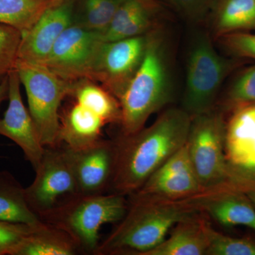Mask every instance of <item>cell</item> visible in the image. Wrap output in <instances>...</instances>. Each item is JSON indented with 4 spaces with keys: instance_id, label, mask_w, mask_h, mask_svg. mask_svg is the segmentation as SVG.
I'll return each instance as SVG.
<instances>
[{
    "instance_id": "cell-1",
    "label": "cell",
    "mask_w": 255,
    "mask_h": 255,
    "mask_svg": "<svg viewBox=\"0 0 255 255\" xmlns=\"http://www.w3.org/2000/svg\"><path fill=\"white\" fill-rule=\"evenodd\" d=\"M192 117L183 109L162 112L152 125L114 144L115 157L110 185L114 193L134 194L187 142Z\"/></svg>"
},
{
    "instance_id": "cell-2",
    "label": "cell",
    "mask_w": 255,
    "mask_h": 255,
    "mask_svg": "<svg viewBox=\"0 0 255 255\" xmlns=\"http://www.w3.org/2000/svg\"><path fill=\"white\" fill-rule=\"evenodd\" d=\"M127 213L95 254L145 255L159 246L179 221L198 214L188 200H158L131 194Z\"/></svg>"
},
{
    "instance_id": "cell-3",
    "label": "cell",
    "mask_w": 255,
    "mask_h": 255,
    "mask_svg": "<svg viewBox=\"0 0 255 255\" xmlns=\"http://www.w3.org/2000/svg\"><path fill=\"white\" fill-rule=\"evenodd\" d=\"M168 50L159 31L147 33L143 59L118 100L122 111V135L145 127L150 116L170 102L172 82Z\"/></svg>"
},
{
    "instance_id": "cell-4",
    "label": "cell",
    "mask_w": 255,
    "mask_h": 255,
    "mask_svg": "<svg viewBox=\"0 0 255 255\" xmlns=\"http://www.w3.org/2000/svg\"><path fill=\"white\" fill-rule=\"evenodd\" d=\"M128 206L122 194H78L46 216L42 221L68 233L81 251L94 253L100 244L102 226L119 222Z\"/></svg>"
},
{
    "instance_id": "cell-5",
    "label": "cell",
    "mask_w": 255,
    "mask_h": 255,
    "mask_svg": "<svg viewBox=\"0 0 255 255\" xmlns=\"http://www.w3.org/2000/svg\"><path fill=\"white\" fill-rule=\"evenodd\" d=\"M15 69L26 90L28 111L44 147L58 145L60 107L73 82L60 78L42 64L16 60Z\"/></svg>"
},
{
    "instance_id": "cell-6",
    "label": "cell",
    "mask_w": 255,
    "mask_h": 255,
    "mask_svg": "<svg viewBox=\"0 0 255 255\" xmlns=\"http://www.w3.org/2000/svg\"><path fill=\"white\" fill-rule=\"evenodd\" d=\"M236 64L217 53L207 34L197 35L189 51L183 110L191 117L214 110L220 88Z\"/></svg>"
},
{
    "instance_id": "cell-7",
    "label": "cell",
    "mask_w": 255,
    "mask_h": 255,
    "mask_svg": "<svg viewBox=\"0 0 255 255\" xmlns=\"http://www.w3.org/2000/svg\"><path fill=\"white\" fill-rule=\"evenodd\" d=\"M226 130L222 114L214 110L191 119L186 145L193 170L204 191L228 184Z\"/></svg>"
},
{
    "instance_id": "cell-8",
    "label": "cell",
    "mask_w": 255,
    "mask_h": 255,
    "mask_svg": "<svg viewBox=\"0 0 255 255\" xmlns=\"http://www.w3.org/2000/svg\"><path fill=\"white\" fill-rule=\"evenodd\" d=\"M34 171V180L25 189V196L30 209L41 220L78 195L75 176L61 145L45 147Z\"/></svg>"
},
{
    "instance_id": "cell-9",
    "label": "cell",
    "mask_w": 255,
    "mask_h": 255,
    "mask_svg": "<svg viewBox=\"0 0 255 255\" xmlns=\"http://www.w3.org/2000/svg\"><path fill=\"white\" fill-rule=\"evenodd\" d=\"M102 33L72 24L60 35L43 65L70 82L91 80Z\"/></svg>"
},
{
    "instance_id": "cell-10",
    "label": "cell",
    "mask_w": 255,
    "mask_h": 255,
    "mask_svg": "<svg viewBox=\"0 0 255 255\" xmlns=\"http://www.w3.org/2000/svg\"><path fill=\"white\" fill-rule=\"evenodd\" d=\"M147 41V33L119 41L102 42L96 57L91 80L101 82L118 99L140 67Z\"/></svg>"
},
{
    "instance_id": "cell-11",
    "label": "cell",
    "mask_w": 255,
    "mask_h": 255,
    "mask_svg": "<svg viewBox=\"0 0 255 255\" xmlns=\"http://www.w3.org/2000/svg\"><path fill=\"white\" fill-rule=\"evenodd\" d=\"M204 191L191 165L187 145L171 156L132 194L158 200L187 199Z\"/></svg>"
},
{
    "instance_id": "cell-12",
    "label": "cell",
    "mask_w": 255,
    "mask_h": 255,
    "mask_svg": "<svg viewBox=\"0 0 255 255\" xmlns=\"http://www.w3.org/2000/svg\"><path fill=\"white\" fill-rule=\"evenodd\" d=\"M9 105L0 118V135L12 140L21 149L25 158L33 169L38 167L44 153L34 122L23 104L21 95V80L16 69L8 75Z\"/></svg>"
},
{
    "instance_id": "cell-13",
    "label": "cell",
    "mask_w": 255,
    "mask_h": 255,
    "mask_svg": "<svg viewBox=\"0 0 255 255\" xmlns=\"http://www.w3.org/2000/svg\"><path fill=\"white\" fill-rule=\"evenodd\" d=\"M73 23V1L59 0L23 33L17 60L43 65L60 35Z\"/></svg>"
},
{
    "instance_id": "cell-14",
    "label": "cell",
    "mask_w": 255,
    "mask_h": 255,
    "mask_svg": "<svg viewBox=\"0 0 255 255\" xmlns=\"http://www.w3.org/2000/svg\"><path fill=\"white\" fill-rule=\"evenodd\" d=\"M61 145L75 176L79 194H103L110 185L113 174L114 142L101 139L93 145L77 150Z\"/></svg>"
},
{
    "instance_id": "cell-15",
    "label": "cell",
    "mask_w": 255,
    "mask_h": 255,
    "mask_svg": "<svg viewBox=\"0 0 255 255\" xmlns=\"http://www.w3.org/2000/svg\"><path fill=\"white\" fill-rule=\"evenodd\" d=\"M188 200L223 226H246L255 232V207L245 193L237 188L226 184L202 191Z\"/></svg>"
},
{
    "instance_id": "cell-16",
    "label": "cell",
    "mask_w": 255,
    "mask_h": 255,
    "mask_svg": "<svg viewBox=\"0 0 255 255\" xmlns=\"http://www.w3.org/2000/svg\"><path fill=\"white\" fill-rule=\"evenodd\" d=\"M105 121L94 111L74 101L60 115L58 145L77 150L93 145L102 139Z\"/></svg>"
},
{
    "instance_id": "cell-17",
    "label": "cell",
    "mask_w": 255,
    "mask_h": 255,
    "mask_svg": "<svg viewBox=\"0 0 255 255\" xmlns=\"http://www.w3.org/2000/svg\"><path fill=\"white\" fill-rule=\"evenodd\" d=\"M225 150L228 169L255 162V105L236 109L226 125Z\"/></svg>"
},
{
    "instance_id": "cell-18",
    "label": "cell",
    "mask_w": 255,
    "mask_h": 255,
    "mask_svg": "<svg viewBox=\"0 0 255 255\" xmlns=\"http://www.w3.org/2000/svg\"><path fill=\"white\" fill-rule=\"evenodd\" d=\"M211 226L198 214L179 221L169 238L145 255H206Z\"/></svg>"
},
{
    "instance_id": "cell-19",
    "label": "cell",
    "mask_w": 255,
    "mask_h": 255,
    "mask_svg": "<svg viewBox=\"0 0 255 255\" xmlns=\"http://www.w3.org/2000/svg\"><path fill=\"white\" fill-rule=\"evenodd\" d=\"M80 251L68 233L43 221L18 244L11 255H74Z\"/></svg>"
},
{
    "instance_id": "cell-20",
    "label": "cell",
    "mask_w": 255,
    "mask_h": 255,
    "mask_svg": "<svg viewBox=\"0 0 255 255\" xmlns=\"http://www.w3.org/2000/svg\"><path fill=\"white\" fill-rule=\"evenodd\" d=\"M214 35L255 30V0H216L209 15Z\"/></svg>"
},
{
    "instance_id": "cell-21",
    "label": "cell",
    "mask_w": 255,
    "mask_h": 255,
    "mask_svg": "<svg viewBox=\"0 0 255 255\" xmlns=\"http://www.w3.org/2000/svg\"><path fill=\"white\" fill-rule=\"evenodd\" d=\"M152 12L139 0H124L102 33V41H119L145 34L152 25Z\"/></svg>"
},
{
    "instance_id": "cell-22",
    "label": "cell",
    "mask_w": 255,
    "mask_h": 255,
    "mask_svg": "<svg viewBox=\"0 0 255 255\" xmlns=\"http://www.w3.org/2000/svg\"><path fill=\"white\" fill-rule=\"evenodd\" d=\"M0 221L30 226L43 221L30 209L24 188L7 172H0Z\"/></svg>"
},
{
    "instance_id": "cell-23",
    "label": "cell",
    "mask_w": 255,
    "mask_h": 255,
    "mask_svg": "<svg viewBox=\"0 0 255 255\" xmlns=\"http://www.w3.org/2000/svg\"><path fill=\"white\" fill-rule=\"evenodd\" d=\"M68 97L94 111L106 124L120 123L122 111L118 100L103 86L89 79L73 82Z\"/></svg>"
},
{
    "instance_id": "cell-24",
    "label": "cell",
    "mask_w": 255,
    "mask_h": 255,
    "mask_svg": "<svg viewBox=\"0 0 255 255\" xmlns=\"http://www.w3.org/2000/svg\"><path fill=\"white\" fill-rule=\"evenodd\" d=\"M59 0H0V24L28 31L41 15Z\"/></svg>"
},
{
    "instance_id": "cell-25",
    "label": "cell",
    "mask_w": 255,
    "mask_h": 255,
    "mask_svg": "<svg viewBox=\"0 0 255 255\" xmlns=\"http://www.w3.org/2000/svg\"><path fill=\"white\" fill-rule=\"evenodd\" d=\"M124 0H85L80 22L76 24L103 33Z\"/></svg>"
},
{
    "instance_id": "cell-26",
    "label": "cell",
    "mask_w": 255,
    "mask_h": 255,
    "mask_svg": "<svg viewBox=\"0 0 255 255\" xmlns=\"http://www.w3.org/2000/svg\"><path fill=\"white\" fill-rule=\"evenodd\" d=\"M206 255H255V241L226 236L211 227Z\"/></svg>"
},
{
    "instance_id": "cell-27",
    "label": "cell",
    "mask_w": 255,
    "mask_h": 255,
    "mask_svg": "<svg viewBox=\"0 0 255 255\" xmlns=\"http://www.w3.org/2000/svg\"><path fill=\"white\" fill-rule=\"evenodd\" d=\"M21 36L16 28L0 24V84L15 68Z\"/></svg>"
},
{
    "instance_id": "cell-28",
    "label": "cell",
    "mask_w": 255,
    "mask_h": 255,
    "mask_svg": "<svg viewBox=\"0 0 255 255\" xmlns=\"http://www.w3.org/2000/svg\"><path fill=\"white\" fill-rule=\"evenodd\" d=\"M228 100L236 109L255 105V65L246 69L236 78L228 92Z\"/></svg>"
},
{
    "instance_id": "cell-29",
    "label": "cell",
    "mask_w": 255,
    "mask_h": 255,
    "mask_svg": "<svg viewBox=\"0 0 255 255\" xmlns=\"http://www.w3.org/2000/svg\"><path fill=\"white\" fill-rule=\"evenodd\" d=\"M36 226L0 221V255H12L18 244Z\"/></svg>"
},
{
    "instance_id": "cell-30",
    "label": "cell",
    "mask_w": 255,
    "mask_h": 255,
    "mask_svg": "<svg viewBox=\"0 0 255 255\" xmlns=\"http://www.w3.org/2000/svg\"><path fill=\"white\" fill-rule=\"evenodd\" d=\"M221 38L224 46L233 55L255 60V33L236 32Z\"/></svg>"
},
{
    "instance_id": "cell-31",
    "label": "cell",
    "mask_w": 255,
    "mask_h": 255,
    "mask_svg": "<svg viewBox=\"0 0 255 255\" xmlns=\"http://www.w3.org/2000/svg\"><path fill=\"white\" fill-rule=\"evenodd\" d=\"M183 16L192 21H200L209 16L216 0H164Z\"/></svg>"
},
{
    "instance_id": "cell-32",
    "label": "cell",
    "mask_w": 255,
    "mask_h": 255,
    "mask_svg": "<svg viewBox=\"0 0 255 255\" xmlns=\"http://www.w3.org/2000/svg\"><path fill=\"white\" fill-rule=\"evenodd\" d=\"M228 175V184L233 187L255 185V162L245 167L229 168Z\"/></svg>"
},
{
    "instance_id": "cell-33",
    "label": "cell",
    "mask_w": 255,
    "mask_h": 255,
    "mask_svg": "<svg viewBox=\"0 0 255 255\" xmlns=\"http://www.w3.org/2000/svg\"><path fill=\"white\" fill-rule=\"evenodd\" d=\"M9 95V80L7 78L0 84V105L4 101L8 100Z\"/></svg>"
},
{
    "instance_id": "cell-34",
    "label": "cell",
    "mask_w": 255,
    "mask_h": 255,
    "mask_svg": "<svg viewBox=\"0 0 255 255\" xmlns=\"http://www.w3.org/2000/svg\"><path fill=\"white\" fill-rule=\"evenodd\" d=\"M236 188V187H235ZM240 190L243 191L245 194L248 196V199L253 203L255 207V185L248 186V187L237 188Z\"/></svg>"
},
{
    "instance_id": "cell-35",
    "label": "cell",
    "mask_w": 255,
    "mask_h": 255,
    "mask_svg": "<svg viewBox=\"0 0 255 255\" xmlns=\"http://www.w3.org/2000/svg\"><path fill=\"white\" fill-rule=\"evenodd\" d=\"M139 1H141L142 4H145L147 8L152 10V11H155V9L158 8V5H157L155 0H139Z\"/></svg>"
}]
</instances>
